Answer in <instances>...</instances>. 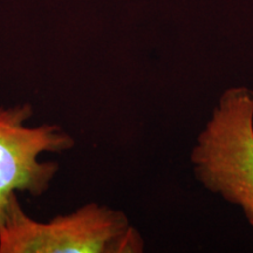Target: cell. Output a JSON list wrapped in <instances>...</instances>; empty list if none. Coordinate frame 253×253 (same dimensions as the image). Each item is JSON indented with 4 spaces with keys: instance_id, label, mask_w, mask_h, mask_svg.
I'll return each mask as SVG.
<instances>
[{
    "instance_id": "obj_3",
    "label": "cell",
    "mask_w": 253,
    "mask_h": 253,
    "mask_svg": "<svg viewBox=\"0 0 253 253\" xmlns=\"http://www.w3.org/2000/svg\"><path fill=\"white\" fill-rule=\"evenodd\" d=\"M32 107H0V221L15 192L40 196L47 191L58 172V163L39 162L43 151H63L74 147V140L58 126H25Z\"/></svg>"
},
{
    "instance_id": "obj_2",
    "label": "cell",
    "mask_w": 253,
    "mask_h": 253,
    "mask_svg": "<svg viewBox=\"0 0 253 253\" xmlns=\"http://www.w3.org/2000/svg\"><path fill=\"white\" fill-rule=\"evenodd\" d=\"M143 239L122 211L96 203L39 223L13 195L0 221V253H140Z\"/></svg>"
},
{
    "instance_id": "obj_1",
    "label": "cell",
    "mask_w": 253,
    "mask_h": 253,
    "mask_svg": "<svg viewBox=\"0 0 253 253\" xmlns=\"http://www.w3.org/2000/svg\"><path fill=\"white\" fill-rule=\"evenodd\" d=\"M205 189L243 211L253 227V89L224 90L190 155Z\"/></svg>"
}]
</instances>
